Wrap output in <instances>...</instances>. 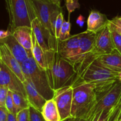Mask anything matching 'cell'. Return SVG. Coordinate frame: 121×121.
Returning <instances> with one entry per match:
<instances>
[{
  "instance_id": "6da1fadb",
  "label": "cell",
  "mask_w": 121,
  "mask_h": 121,
  "mask_svg": "<svg viewBox=\"0 0 121 121\" xmlns=\"http://www.w3.org/2000/svg\"><path fill=\"white\" fill-rule=\"evenodd\" d=\"M73 88V100L71 109L72 119H83L96 104L98 91L95 86L79 82L72 86Z\"/></svg>"
},
{
  "instance_id": "7a4b0ae2",
  "label": "cell",
  "mask_w": 121,
  "mask_h": 121,
  "mask_svg": "<svg viewBox=\"0 0 121 121\" xmlns=\"http://www.w3.org/2000/svg\"><path fill=\"white\" fill-rule=\"evenodd\" d=\"M118 72L104 67L96 60L87 67L73 85L79 82L91 84L95 86L98 93H99L108 89L118 81Z\"/></svg>"
},
{
  "instance_id": "3957f363",
  "label": "cell",
  "mask_w": 121,
  "mask_h": 121,
  "mask_svg": "<svg viewBox=\"0 0 121 121\" xmlns=\"http://www.w3.org/2000/svg\"><path fill=\"white\" fill-rule=\"evenodd\" d=\"M101 55L102 54L96 47L95 34L87 31L80 33L79 52L72 63L77 74L73 84L79 79L87 67Z\"/></svg>"
},
{
  "instance_id": "277c9868",
  "label": "cell",
  "mask_w": 121,
  "mask_h": 121,
  "mask_svg": "<svg viewBox=\"0 0 121 121\" xmlns=\"http://www.w3.org/2000/svg\"><path fill=\"white\" fill-rule=\"evenodd\" d=\"M26 80L33 85L46 100L53 99L54 91L52 88L46 70L37 63L33 56L21 65Z\"/></svg>"
},
{
  "instance_id": "5b68a950",
  "label": "cell",
  "mask_w": 121,
  "mask_h": 121,
  "mask_svg": "<svg viewBox=\"0 0 121 121\" xmlns=\"http://www.w3.org/2000/svg\"><path fill=\"white\" fill-rule=\"evenodd\" d=\"M9 19V30L20 27H31V22L36 18L31 0H5Z\"/></svg>"
},
{
  "instance_id": "8992f818",
  "label": "cell",
  "mask_w": 121,
  "mask_h": 121,
  "mask_svg": "<svg viewBox=\"0 0 121 121\" xmlns=\"http://www.w3.org/2000/svg\"><path fill=\"white\" fill-rule=\"evenodd\" d=\"M52 88L54 91L67 86H72L76 78L73 65L56 53L50 70L47 72Z\"/></svg>"
},
{
  "instance_id": "52a82bcc",
  "label": "cell",
  "mask_w": 121,
  "mask_h": 121,
  "mask_svg": "<svg viewBox=\"0 0 121 121\" xmlns=\"http://www.w3.org/2000/svg\"><path fill=\"white\" fill-rule=\"evenodd\" d=\"M121 97V82L117 81L110 88L98 93L97 102L85 118L89 121L98 113L105 110L111 109L119 102Z\"/></svg>"
},
{
  "instance_id": "ba28073f",
  "label": "cell",
  "mask_w": 121,
  "mask_h": 121,
  "mask_svg": "<svg viewBox=\"0 0 121 121\" xmlns=\"http://www.w3.org/2000/svg\"><path fill=\"white\" fill-rule=\"evenodd\" d=\"M31 30L35 37L43 50L45 52L56 51L57 53L58 40L46 29L37 18L32 21Z\"/></svg>"
},
{
  "instance_id": "9c48e42d",
  "label": "cell",
  "mask_w": 121,
  "mask_h": 121,
  "mask_svg": "<svg viewBox=\"0 0 121 121\" xmlns=\"http://www.w3.org/2000/svg\"><path fill=\"white\" fill-rule=\"evenodd\" d=\"M73 88L72 86H67L54 91L53 99L56 102L60 113L61 121L72 119L71 109L73 100Z\"/></svg>"
},
{
  "instance_id": "30bf717a",
  "label": "cell",
  "mask_w": 121,
  "mask_h": 121,
  "mask_svg": "<svg viewBox=\"0 0 121 121\" xmlns=\"http://www.w3.org/2000/svg\"><path fill=\"white\" fill-rule=\"evenodd\" d=\"M31 1L36 18L54 36L51 27V18L54 12L60 10L61 8L54 4L52 0H31Z\"/></svg>"
},
{
  "instance_id": "8fae6325",
  "label": "cell",
  "mask_w": 121,
  "mask_h": 121,
  "mask_svg": "<svg viewBox=\"0 0 121 121\" xmlns=\"http://www.w3.org/2000/svg\"><path fill=\"white\" fill-rule=\"evenodd\" d=\"M0 86L7 87L12 92L21 93L27 98L24 86L16 74L0 60Z\"/></svg>"
},
{
  "instance_id": "7c38bea8",
  "label": "cell",
  "mask_w": 121,
  "mask_h": 121,
  "mask_svg": "<svg viewBox=\"0 0 121 121\" xmlns=\"http://www.w3.org/2000/svg\"><path fill=\"white\" fill-rule=\"evenodd\" d=\"M31 53L33 58L40 67L46 70H50L52 68L55 59L56 52L49 51L45 52L38 43L34 33L32 31Z\"/></svg>"
},
{
  "instance_id": "4fadbf2b",
  "label": "cell",
  "mask_w": 121,
  "mask_h": 121,
  "mask_svg": "<svg viewBox=\"0 0 121 121\" xmlns=\"http://www.w3.org/2000/svg\"><path fill=\"white\" fill-rule=\"evenodd\" d=\"M80 33L71 35L65 41L58 40L57 53L63 59L69 61L71 64L78 54L79 49Z\"/></svg>"
},
{
  "instance_id": "5bb4252c",
  "label": "cell",
  "mask_w": 121,
  "mask_h": 121,
  "mask_svg": "<svg viewBox=\"0 0 121 121\" xmlns=\"http://www.w3.org/2000/svg\"><path fill=\"white\" fill-rule=\"evenodd\" d=\"M0 60L16 74L22 83L26 80L21 65L4 44L0 45Z\"/></svg>"
},
{
  "instance_id": "9a60e30c",
  "label": "cell",
  "mask_w": 121,
  "mask_h": 121,
  "mask_svg": "<svg viewBox=\"0 0 121 121\" xmlns=\"http://www.w3.org/2000/svg\"><path fill=\"white\" fill-rule=\"evenodd\" d=\"M95 45L97 50L102 54H110L115 50L108 24L95 34Z\"/></svg>"
},
{
  "instance_id": "2e32d148",
  "label": "cell",
  "mask_w": 121,
  "mask_h": 121,
  "mask_svg": "<svg viewBox=\"0 0 121 121\" xmlns=\"http://www.w3.org/2000/svg\"><path fill=\"white\" fill-rule=\"evenodd\" d=\"M109 20L105 14L96 10L91 11L87 20V30L96 34L108 25Z\"/></svg>"
},
{
  "instance_id": "e0dca14e",
  "label": "cell",
  "mask_w": 121,
  "mask_h": 121,
  "mask_svg": "<svg viewBox=\"0 0 121 121\" xmlns=\"http://www.w3.org/2000/svg\"><path fill=\"white\" fill-rule=\"evenodd\" d=\"M2 44L7 46L8 49L17 59L20 65L27 60L32 54L28 53L18 42L13 35L8 37L4 40Z\"/></svg>"
},
{
  "instance_id": "ac0fdd59",
  "label": "cell",
  "mask_w": 121,
  "mask_h": 121,
  "mask_svg": "<svg viewBox=\"0 0 121 121\" xmlns=\"http://www.w3.org/2000/svg\"><path fill=\"white\" fill-rule=\"evenodd\" d=\"M23 84L26 90L27 99L29 102L30 107L33 108L41 112L47 100H46L35 89V87L27 80H25Z\"/></svg>"
},
{
  "instance_id": "d6986e66",
  "label": "cell",
  "mask_w": 121,
  "mask_h": 121,
  "mask_svg": "<svg viewBox=\"0 0 121 121\" xmlns=\"http://www.w3.org/2000/svg\"><path fill=\"white\" fill-rule=\"evenodd\" d=\"M96 61L111 70L118 73L121 71V54L116 50L110 54H102Z\"/></svg>"
},
{
  "instance_id": "ffe728a7",
  "label": "cell",
  "mask_w": 121,
  "mask_h": 121,
  "mask_svg": "<svg viewBox=\"0 0 121 121\" xmlns=\"http://www.w3.org/2000/svg\"><path fill=\"white\" fill-rule=\"evenodd\" d=\"M12 35L15 37L17 41L27 51L32 54V30L31 27H20L14 29Z\"/></svg>"
},
{
  "instance_id": "44dd1931",
  "label": "cell",
  "mask_w": 121,
  "mask_h": 121,
  "mask_svg": "<svg viewBox=\"0 0 121 121\" xmlns=\"http://www.w3.org/2000/svg\"><path fill=\"white\" fill-rule=\"evenodd\" d=\"M41 113L46 121H61L56 102L53 98L46 101Z\"/></svg>"
},
{
  "instance_id": "7402d4cb",
  "label": "cell",
  "mask_w": 121,
  "mask_h": 121,
  "mask_svg": "<svg viewBox=\"0 0 121 121\" xmlns=\"http://www.w3.org/2000/svg\"><path fill=\"white\" fill-rule=\"evenodd\" d=\"M13 98L17 112L30 108L27 98L21 93L13 92Z\"/></svg>"
},
{
  "instance_id": "603a6c76",
  "label": "cell",
  "mask_w": 121,
  "mask_h": 121,
  "mask_svg": "<svg viewBox=\"0 0 121 121\" xmlns=\"http://www.w3.org/2000/svg\"><path fill=\"white\" fill-rule=\"evenodd\" d=\"M108 26L110 31H111V35H112V39L115 50L118 51L121 54V35L109 24V22Z\"/></svg>"
},
{
  "instance_id": "cb8c5ba5",
  "label": "cell",
  "mask_w": 121,
  "mask_h": 121,
  "mask_svg": "<svg viewBox=\"0 0 121 121\" xmlns=\"http://www.w3.org/2000/svg\"><path fill=\"white\" fill-rule=\"evenodd\" d=\"M71 26L72 25L70 21V19H68L67 21H64L59 35V41H65L70 37L71 35L70 32L71 30Z\"/></svg>"
},
{
  "instance_id": "d4e9b609",
  "label": "cell",
  "mask_w": 121,
  "mask_h": 121,
  "mask_svg": "<svg viewBox=\"0 0 121 121\" xmlns=\"http://www.w3.org/2000/svg\"><path fill=\"white\" fill-rule=\"evenodd\" d=\"M5 108L8 112L16 116L17 112L16 109L14 106V101H13V92L11 91H9V90L8 92V94H7V98H6Z\"/></svg>"
},
{
  "instance_id": "484cf974",
  "label": "cell",
  "mask_w": 121,
  "mask_h": 121,
  "mask_svg": "<svg viewBox=\"0 0 121 121\" xmlns=\"http://www.w3.org/2000/svg\"><path fill=\"white\" fill-rule=\"evenodd\" d=\"M65 5L68 11V19H70V14L76 9L80 8V5L78 0H65Z\"/></svg>"
},
{
  "instance_id": "4316f807",
  "label": "cell",
  "mask_w": 121,
  "mask_h": 121,
  "mask_svg": "<svg viewBox=\"0 0 121 121\" xmlns=\"http://www.w3.org/2000/svg\"><path fill=\"white\" fill-rule=\"evenodd\" d=\"M64 16L62 11L58 15L57 17L55 25V37L56 39L59 40V35H60V31H61V27H62L63 24L64 22Z\"/></svg>"
},
{
  "instance_id": "83f0119b",
  "label": "cell",
  "mask_w": 121,
  "mask_h": 121,
  "mask_svg": "<svg viewBox=\"0 0 121 121\" xmlns=\"http://www.w3.org/2000/svg\"><path fill=\"white\" fill-rule=\"evenodd\" d=\"M17 121H30V108L22 110L16 115Z\"/></svg>"
},
{
  "instance_id": "f1b7e54d",
  "label": "cell",
  "mask_w": 121,
  "mask_h": 121,
  "mask_svg": "<svg viewBox=\"0 0 121 121\" xmlns=\"http://www.w3.org/2000/svg\"><path fill=\"white\" fill-rule=\"evenodd\" d=\"M30 121H46L44 119L40 111L35 109L33 108H30Z\"/></svg>"
},
{
  "instance_id": "f546056e",
  "label": "cell",
  "mask_w": 121,
  "mask_h": 121,
  "mask_svg": "<svg viewBox=\"0 0 121 121\" xmlns=\"http://www.w3.org/2000/svg\"><path fill=\"white\" fill-rule=\"evenodd\" d=\"M109 24L121 35V16H117L112 20H109Z\"/></svg>"
},
{
  "instance_id": "4dcf8cb0",
  "label": "cell",
  "mask_w": 121,
  "mask_h": 121,
  "mask_svg": "<svg viewBox=\"0 0 121 121\" xmlns=\"http://www.w3.org/2000/svg\"><path fill=\"white\" fill-rule=\"evenodd\" d=\"M8 91V88L0 86V108L5 107V100Z\"/></svg>"
},
{
  "instance_id": "1f68e13d",
  "label": "cell",
  "mask_w": 121,
  "mask_h": 121,
  "mask_svg": "<svg viewBox=\"0 0 121 121\" xmlns=\"http://www.w3.org/2000/svg\"><path fill=\"white\" fill-rule=\"evenodd\" d=\"M11 35L12 33L9 29L7 30H0V43L2 44L5 39Z\"/></svg>"
},
{
  "instance_id": "d6a6232c",
  "label": "cell",
  "mask_w": 121,
  "mask_h": 121,
  "mask_svg": "<svg viewBox=\"0 0 121 121\" xmlns=\"http://www.w3.org/2000/svg\"><path fill=\"white\" fill-rule=\"evenodd\" d=\"M8 111L5 107L0 108V121H7Z\"/></svg>"
},
{
  "instance_id": "836d02e7",
  "label": "cell",
  "mask_w": 121,
  "mask_h": 121,
  "mask_svg": "<svg viewBox=\"0 0 121 121\" xmlns=\"http://www.w3.org/2000/svg\"><path fill=\"white\" fill-rule=\"evenodd\" d=\"M76 24L80 27H83L85 22V18L82 15H79L76 20Z\"/></svg>"
},
{
  "instance_id": "e575fe53",
  "label": "cell",
  "mask_w": 121,
  "mask_h": 121,
  "mask_svg": "<svg viewBox=\"0 0 121 121\" xmlns=\"http://www.w3.org/2000/svg\"><path fill=\"white\" fill-rule=\"evenodd\" d=\"M7 121H17L16 116L8 112V120Z\"/></svg>"
},
{
  "instance_id": "d590c367",
  "label": "cell",
  "mask_w": 121,
  "mask_h": 121,
  "mask_svg": "<svg viewBox=\"0 0 121 121\" xmlns=\"http://www.w3.org/2000/svg\"><path fill=\"white\" fill-rule=\"evenodd\" d=\"M52 2L55 5H56L57 6H58L60 8H61V2L62 1V0H52Z\"/></svg>"
},
{
  "instance_id": "8d00e7d4",
  "label": "cell",
  "mask_w": 121,
  "mask_h": 121,
  "mask_svg": "<svg viewBox=\"0 0 121 121\" xmlns=\"http://www.w3.org/2000/svg\"><path fill=\"white\" fill-rule=\"evenodd\" d=\"M118 81L121 82V71L119 73V76H118Z\"/></svg>"
},
{
  "instance_id": "74e56055",
  "label": "cell",
  "mask_w": 121,
  "mask_h": 121,
  "mask_svg": "<svg viewBox=\"0 0 121 121\" xmlns=\"http://www.w3.org/2000/svg\"><path fill=\"white\" fill-rule=\"evenodd\" d=\"M73 121H85L83 119H73Z\"/></svg>"
},
{
  "instance_id": "f35d334b",
  "label": "cell",
  "mask_w": 121,
  "mask_h": 121,
  "mask_svg": "<svg viewBox=\"0 0 121 121\" xmlns=\"http://www.w3.org/2000/svg\"><path fill=\"white\" fill-rule=\"evenodd\" d=\"M121 119V112L120 113V115H119V119H118V121H120Z\"/></svg>"
}]
</instances>
